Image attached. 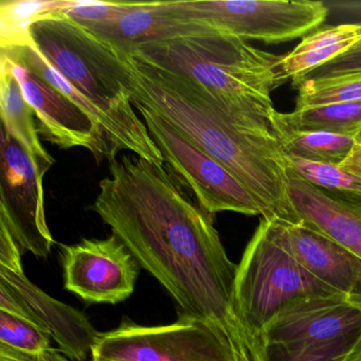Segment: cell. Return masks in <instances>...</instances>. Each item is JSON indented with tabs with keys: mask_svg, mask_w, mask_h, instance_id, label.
I'll list each match as a JSON object with an SVG mask.
<instances>
[{
	"mask_svg": "<svg viewBox=\"0 0 361 361\" xmlns=\"http://www.w3.org/2000/svg\"><path fill=\"white\" fill-rule=\"evenodd\" d=\"M109 169L92 210L183 314L221 329L240 360L265 361L264 344L236 308L238 265L224 248L213 215L164 164L122 155L109 160Z\"/></svg>",
	"mask_w": 361,
	"mask_h": 361,
	"instance_id": "cell-1",
	"label": "cell"
},
{
	"mask_svg": "<svg viewBox=\"0 0 361 361\" xmlns=\"http://www.w3.org/2000/svg\"><path fill=\"white\" fill-rule=\"evenodd\" d=\"M118 54L121 81L133 105L159 115L229 171L257 200L262 219L287 225L301 223L288 193L284 152L276 137L240 128L188 78L155 66L134 52Z\"/></svg>",
	"mask_w": 361,
	"mask_h": 361,
	"instance_id": "cell-2",
	"label": "cell"
},
{
	"mask_svg": "<svg viewBox=\"0 0 361 361\" xmlns=\"http://www.w3.org/2000/svg\"><path fill=\"white\" fill-rule=\"evenodd\" d=\"M134 54L155 66L197 83L238 126L272 138L281 56L227 33H202L145 44Z\"/></svg>",
	"mask_w": 361,
	"mask_h": 361,
	"instance_id": "cell-3",
	"label": "cell"
},
{
	"mask_svg": "<svg viewBox=\"0 0 361 361\" xmlns=\"http://www.w3.org/2000/svg\"><path fill=\"white\" fill-rule=\"evenodd\" d=\"M28 35L31 45L94 109L116 155L128 151L164 164L142 118L134 111L121 81L122 61L113 46L59 12L33 20Z\"/></svg>",
	"mask_w": 361,
	"mask_h": 361,
	"instance_id": "cell-4",
	"label": "cell"
},
{
	"mask_svg": "<svg viewBox=\"0 0 361 361\" xmlns=\"http://www.w3.org/2000/svg\"><path fill=\"white\" fill-rule=\"evenodd\" d=\"M329 293H336L297 261L282 224L262 219L245 249L235 278L236 308L253 336L262 342L264 329L289 302Z\"/></svg>",
	"mask_w": 361,
	"mask_h": 361,
	"instance_id": "cell-5",
	"label": "cell"
},
{
	"mask_svg": "<svg viewBox=\"0 0 361 361\" xmlns=\"http://www.w3.org/2000/svg\"><path fill=\"white\" fill-rule=\"evenodd\" d=\"M180 20L207 25L219 32L266 44L307 37L322 26L329 8L310 0H194L164 1Z\"/></svg>",
	"mask_w": 361,
	"mask_h": 361,
	"instance_id": "cell-6",
	"label": "cell"
},
{
	"mask_svg": "<svg viewBox=\"0 0 361 361\" xmlns=\"http://www.w3.org/2000/svg\"><path fill=\"white\" fill-rule=\"evenodd\" d=\"M92 361H242L227 335L212 323L181 314L172 324L143 326L124 320L100 333Z\"/></svg>",
	"mask_w": 361,
	"mask_h": 361,
	"instance_id": "cell-7",
	"label": "cell"
},
{
	"mask_svg": "<svg viewBox=\"0 0 361 361\" xmlns=\"http://www.w3.org/2000/svg\"><path fill=\"white\" fill-rule=\"evenodd\" d=\"M134 107L161 152L164 164L193 192L204 210L212 215L229 211L262 216L257 200L229 171L200 151L159 115L140 105L134 104Z\"/></svg>",
	"mask_w": 361,
	"mask_h": 361,
	"instance_id": "cell-8",
	"label": "cell"
},
{
	"mask_svg": "<svg viewBox=\"0 0 361 361\" xmlns=\"http://www.w3.org/2000/svg\"><path fill=\"white\" fill-rule=\"evenodd\" d=\"M0 137V223L22 250L45 259L54 244L46 221L45 175L4 128Z\"/></svg>",
	"mask_w": 361,
	"mask_h": 361,
	"instance_id": "cell-9",
	"label": "cell"
},
{
	"mask_svg": "<svg viewBox=\"0 0 361 361\" xmlns=\"http://www.w3.org/2000/svg\"><path fill=\"white\" fill-rule=\"evenodd\" d=\"M64 287L87 303L118 304L134 293L139 264L113 234L62 247Z\"/></svg>",
	"mask_w": 361,
	"mask_h": 361,
	"instance_id": "cell-10",
	"label": "cell"
},
{
	"mask_svg": "<svg viewBox=\"0 0 361 361\" xmlns=\"http://www.w3.org/2000/svg\"><path fill=\"white\" fill-rule=\"evenodd\" d=\"M9 62L25 99L35 111L39 132L45 140L61 149H87L97 160L106 158L109 161L117 157L104 130L96 120L47 82L25 67Z\"/></svg>",
	"mask_w": 361,
	"mask_h": 361,
	"instance_id": "cell-11",
	"label": "cell"
},
{
	"mask_svg": "<svg viewBox=\"0 0 361 361\" xmlns=\"http://www.w3.org/2000/svg\"><path fill=\"white\" fill-rule=\"evenodd\" d=\"M361 331V302L314 293L289 302L264 329L266 343H321Z\"/></svg>",
	"mask_w": 361,
	"mask_h": 361,
	"instance_id": "cell-12",
	"label": "cell"
},
{
	"mask_svg": "<svg viewBox=\"0 0 361 361\" xmlns=\"http://www.w3.org/2000/svg\"><path fill=\"white\" fill-rule=\"evenodd\" d=\"M0 284L20 298L32 320L49 334L67 359L86 361L92 356L100 333L83 312L50 297L24 271L0 267Z\"/></svg>",
	"mask_w": 361,
	"mask_h": 361,
	"instance_id": "cell-13",
	"label": "cell"
},
{
	"mask_svg": "<svg viewBox=\"0 0 361 361\" xmlns=\"http://www.w3.org/2000/svg\"><path fill=\"white\" fill-rule=\"evenodd\" d=\"M282 226L291 252L308 274L334 293L361 302L359 255L303 221Z\"/></svg>",
	"mask_w": 361,
	"mask_h": 361,
	"instance_id": "cell-14",
	"label": "cell"
},
{
	"mask_svg": "<svg viewBox=\"0 0 361 361\" xmlns=\"http://www.w3.org/2000/svg\"><path fill=\"white\" fill-rule=\"evenodd\" d=\"M90 31L119 51L130 52L145 44L217 30L200 23L180 20L166 11L164 1H153L133 3L130 11L123 16Z\"/></svg>",
	"mask_w": 361,
	"mask_h": 361,
	"instance_id": "cell-15",
	"label": "cell"
},
{
	"mask_svg": "<svg viewBox=\"0 0 361 361\" xmlns=\"http://www.w3.org/2000/svg\"><path fill=\"white\" fill-rule=\"evenodd\" d=\"M287 187L300 221L361 257V219L321 188L287 169Z\"/></svg>",
	"mask_w": 361,
	"mask_h": 361,
	"instance_id": "cell-16",
	"label": "cell"
},
{
	"mask_svg": "<svg viewBox=\"0 0 361 361\" xmlns=\"http://www.w3.org/2000/svg\"><path fill=\"white\" fill-rule=\"evenodd\" d=\"M361 43V23L320 27L302 39L278 65L279 86L301 83L310 73Z\"/></svg>",
	"mask_w": 361,
	"mask_h": 361,
	"instance_id": "cell-17",
	"label": "cell"
},
{
	"mask_svg": "<svg viewBox=\"0 0 361 361\" xmlns=\"http://www.w3.org/2000/svg\"><path fill=\"white\" fill-rule=\"evenodd\" d=\"M0 111L1 128L20 145L44 175L52 168L56 159L42 145L35 111L23 94L11 63L1 58L0 67Z\"/></svg>",
	"mask_w": 361,
	"mask_h": 361,
	"instance_id": "cell-18",
	"label": "cell"
},
{
	"mask_svg": "<svg viewBox=\"0 0 361 361\" xmlns=\"http://www.w3.org/2000/svg\"><path fill=\"white\" fill-rule=\"evenodd\" d=\"M271 130L284 154L314 164H343L358 143L355 136L295 130L279 122L274 116Z\"/></svg>",
	"mask_w": 361,
	"mask_h": 361,
	"instance_id": "cell-19",
	"label": "cell"
},
{
	"mask_svg": "<svg viewBox=\"0 0 361 361\" xmlns=\"http://www.w3.org/2000/svg\"><path fill=\"white\" fill-rule=\"evenodd\" d=\"M274 117L287 128L300 132H327L356 137L361 130V101L293 109L286 114L276 111Z\"/></svg>",
	"mask_w": 361,
	"mask_h": 361,
	"instance_id": "cell-20",
	"label": "cell"
},
{
	"mask_svg": "<svg viewBox=\"0 0 361 361\" xmlns=\"http://www.w3.org/2000/svg\"><path fill=\"white\" fill-rule=\"evenodd\" d=\"M293 87L298 90L295 109L357 102L361 101V71L337 77L306 79Z\"/></svg>",
	"mask_w": 361,
	"mask_h": 361,
	"instance_id": "cell-21",
	"label": "cell"
},
{
	"mask_svg": "<svg viewBox=\"0 0 361 361\" xmlns=\"http://www.w3.org/2000/svg\"><path fill=\"white\" fill-rule=\"evenodd\" d=\"M66 4L67 0L1 1V47L29 43V24L39 16L61 11Z\"/></svg>",
	"mask_w": 361,
	"mask_h": 361,
	"instance_id": "cell-22",
	"label": "cell"
},
{
	"mask_svg": "<svg viewBox=\"0 0 361 361\" xmlns=\"http://www.w3.org/2000/svg\"><path fill=\"white\" fill-rule=\"evenodd\" d=\"M360 333L321 343H266L265 361H342Z\"/></svg>",
	"mask_w": 361,
	"mask_h": 361,
	"instance_id": "cell-23",
	"label": "cell"
},
{
	"mask_svg": "<svg viewBox=\"0 0 361 361\" xmlns=\"http://www.w3.org/2000/svg\"><path fill=\"white\" fill-rule=\"evenodd\" d=\"M287 168L293 170L302 179L321 188L339 192L361 193V175L346 164H322L306 161L295 156L286 155Z\"/></svg>",
	"mask_w": 361,
	"mask_h": 361,
	"instance_id": "cell-24",
	"label": "cell"
},
{
	"mask_svg": "<svg viewBox=\"0 0 361 361\" xmlns=\"http://www.w3.org/2000/svg\"><path fill=\"white\" fill-rule=\"evenodd\" d=\"M50 338L49 334L33 321L0 310V343L43 356L52 350Z\"/></svg>",
	"mask_w": 361,
	"mask_h": 361,
	"instance_id": "cell-25",
	"label": "cell"
},
{
	"mask_svg": "<svg viewBox=\"0 0 361 361\" xmlns=\"http://www.w3.org/2000/svg\"><path fill=\"white\" fill-rule=\"evenodd\" d=\"M133 3H107V1H73L67 0L66 6L59 13L90 29L111 22L130 11Z\"/></svg>",
	"mask_w": 361,
	"mask_h": 361,
	"instance_id": "cell-26",
	"label": "cell"
},
{
	"mask_svg": "<svg viewBox=\"0 0 361 361\" xmlns=\"http://www.w3.org/2000/svg\"><path fill=\"white\" fill-rule=\"evenodd\" d=\"M361 71V43L310 73L306 79L337 77ZM305 79V80H306Z\"/></svg>",
	"mask_w": 361,
	"mask_h": 361,
	"instance_id": "cell-27",
	"label": "cell"
},
{
	"mask_svg": "<svg viewBox=\"0 0 361 361\" xmlns=\"http://www.w3.org/2000/svg\"><path fill=\"white\" fill-rule=\"evenodd\" d=\"M0 267L13 271H24L22 249L5 224L0 223Z\"/></svg>",
	"mask_w": 361,
	"mask_h": 361,
	"instance_id": "cell-28",
	"label": "cell"
},
{
	"mask_svg": "<svg viewBox=\"0 0 361 361\" xmlns=\"http://www.w3.org/2000/svg\"><path fill=\"white\" fill-rule=\"evenodd\" d=\"M0 310L33 321L28 310H27L24 303L20 301V298L14 295L10 289H8L3 284H0Z\"/></svg>",
	"mask_w": 361,
	"mask_h": 361,
	"instance_id": "cell-29",
	"label": "cell"
},
{
	"mask_svg": "<svg viewBox=\"0 0 361 361\" xmlns=\"http://www.w3.org/2000/svg\"><path fill=\"white\" fill-rule=\"evenodd\" d=\"M324 190V189H323ZM329 195H331L334 200L343 204L348 207L353 213L361 219V193L358 192H339L331 191V190H324Z\"/></svg>",
	"mask_w": 361,
	"mask_h": 361,
	"instance_id": "cell-30",
	"label": "cell"
},
{
	"mask_svg": "<svg viewBox=\"0 0 361 361\" xmlns=\"http://www.w3.org/2000/svg\"><path fill=\"white\" fill-rule=\"evenodd\" d=\"M43 356L28 354L0 343V361H43Z\"/></svg>",
	"mask_w": 361,
	"mask_h": 361,
	"instance_id": "cell-31",
	"label": "cell"
},
{
	"mask_svg": "<svg viewBox=\"0 0 361 361\" xmlns=\"http://www.w3.org/2000/svg\"><path fill=\"white\" fill-rule=\"evenodd\" d=\"M342 361H361V334L356 343L353 345L350 352L348 353V355L344 357Z\"/></svg>",
	"mask_w": 361,
	"mask_h": 361,
	"instance_id": "cell-32",
	"label": "cell"
},
{
	"mask_svg": "<svg viewBox=\"0 0 361 361\" xmlns=\"http://www.w3.org/2000/svg\"><path fill=\"white\" fill-rule=\"evenodd\" d=\"M42 358H43V361H68L66 357L63 356L59 353V350H54V348L44 354Z\"/></svg>",
	"mask_w": 361,
	"mask_h": 361,
	"instance_id": "cell-33",
	"label": "cell"
},
{
	"mask_svg": "<svg viewBox=\"0 0 361 361\" xmlns=\"http://www.w3.org/2000/svg\"><path fill=\"white\" fill-rule=\"evenodd\" d=\"M357 140L360 141L361 142V130L356 135Z\"/></svg>",
	"mask_w": 361,
	"mask_h": 361,
	"instance_id": "cell-34",
	"label": "cell"
},
{
	"mask_svg": "<svg viewBox=\"0 0 361 361\" xmlns=\"http://www.w3.org/2000/svg\"><path fill=\"white\" fill-rule=\"evenodd\" d=\"M69 361V360H68Z\"/></svg>",
	"mask_w": 361,
	"mask_h": 361,
	"instance_id": "cell-35",
	"label": "cell"
}]
</instances>
